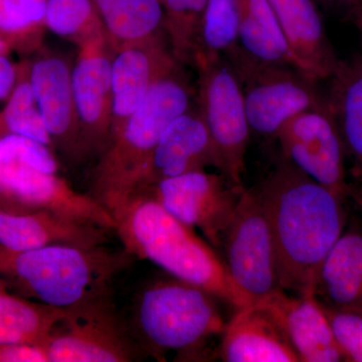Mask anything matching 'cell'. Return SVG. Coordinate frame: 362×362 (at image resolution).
Here are the masks:
<instances>
[{
	"label": "cell",
	"mask_w": 362,
	"mask_h": 362,
	"mask_svg": "<svg viewBox=\"0 0 362 362\" xmlns=\"http://www.w3.org/2000/svg\"><path fill=\"white\" fill-rule=\"evenodd\" d=\"M255 187L270 226L281 289L314 297L319 269L342 235L341 199L284 157Z\"/></svg>",
	"instance_id": "cell-1"
},
{
	"label": "cell",
	"mask_w": 362,
	"mask_h": 362,
	"mask_svg": "<svg viewBox=\"0 0 362 362\" xmlns=\"http://www.w3.org/2000/svg\"><path fill=\"white\" fill-rule=\"evenodd\" d=\"M105 246L52 245L13 252L0 247V274L40 303L66 309L110 296L117 275L132 261Z\"/></svg>",
	"instance_id": "cell-4"
},
{
	"label": "cell",
	"mask_w": 362,
	"mask_h": 362,
	"mask_svg": "<svg viewBox=\"0 0 362 362\" xmlns=\"http://www.w3.org/2000/svg\"><path fill=\"white\" fill-rule=\"evenodd\" d=\"M244 189L221 173L202 170L162 180L138 194L153 197L169 214L201 230L211 246L221 249Z\"/></svg>",
	"instance_id": "cell-9"
},
{
	"label": "cell",
	"mask_w": 362,
	"mask_h": 362,
	"mask_svg": "<svg viewBox=\"0 0 362 362\" xmlns=\"http://www.w3.org/2000/svg\"><path fill=\"white\" fill-rule=\"evenodd\" d=\"M214 298L175 277L145 286L136 298L131 333L139 351L158 361L169 352L194 357L225 328Z\"/></svg>",
	"instance_id": "cell-5"
},
{
	"label": "cell",
	"mask_w": 362,
	"mask_h": 362,
	"mask_svg": "<svg viewBox=\"0 0 362 362\" xmlns=\"http://www.w3.org/2000/svg\"><path fill=\"white\" fill-rule=\"evenodd\" d=\"M45 28L78 47L105 35L93 0H47Z\"/></svg>",
	"instance_id": "cell-28"
},
{
	"label": "cell",
	"mask_w": 362,
	"mask_h": 362,
	"mask_svg": "<svg viewBox=\"0 0 362 362\" xmlns=\"http://www.w3.org/2000/svg\"><path fill=\"white\" fill-rule=\"evenodd\" d=\"M93 1L101 18L105 37L114 52L143 42H168L160 0Z\"/></svg>",
	"instance_id": "cell-23"
},
{
	"label": "cell",
	"mask_w": 362,
	"mask_h": 362,
	"mask_svg": "<svg viewBox=\"0 0 362 362\" xmlns=\"http://www.w3.org/2000/svg\"><path fill=\"white\" fill-rule=\"evenodd\" d=\"M115 220V233L130 256L147 259L235 308L252 303L233 282L213 247L153 197L135 194Z\"/></svg>",
	"instance_id": "cell-2"
},
{
	"label": "cell",
	"mask_w": 362,
	"mask_h": 362,
	"mask_svg": "<svg viewBox=\"0 0 362 362\" xmlns=\"http://www.w3.org/2000/svg\"><path fill=\"white\" fill-rule=\"evenodd\" d=\"M235 1L238 54L230 64L239 78L263 66L290 65L298 68L269 0Z\"/></svg>",
	"instance_id": "cell-21"
},
{
	"label": "cell",
	"mask_w": 362,
	"mask_h": 362,
	"mask_svg": "<svg viewBox=\"0 0 362 362\" xmlns=\"http://www.w3.org/2000/svg\"><path fill=\"white\" fill-rule=\"evenodd\" d=\"M298 68L330 78L340 61L328 39L315 0H269Z\"/></svg>",
	"instance_id": "cell-20"
},
{
	"label": "cell",
	"mask_w": 362,
	"mask_h": 362,
	"mask_svg": "<svg viewBox=\"0 0 362 362\" xmlns=\"http://www.w3.org/2000/svg\"><path fill=\"white\" fill-rule=\"evenodd\" d=\"M16 81V73L13 64L0 54V100L11 95Z\"/></svg>",
	"instance_id": "cell-34"
},
{
	"label": "cell",
	"mask_w": 362,
	"mask_h": 362,
	"mask_svg": "<svg viewBox=\"0 0 362 362\" xmlns=\"http://www.w3.org/2000/svg\"><path fill=\"white\" fill-rule=\"evenodd\" d=\"M197 105L209 131L216 168L233 185L243 187L251 128L237 71L223 57L199 59Z\"/></svg>",
	"instance_id": "cell-6"
},
{
	"label": "cell",
	"mask_w": 362,
	"mask_h": 362,
	"mask_svg": "<svg viewBox=\"0 0 362 362\" xmlns=\"http://www.w3.org/2000/svg\"><path fill=\"white\" fill-rule=\"evenodd\" d=\"M44 349L49 362H128L140 352L110 296L65 309Z\"/></svg>",
	"instance_id": "cell-7"
},
{
	"label": "cell",
	"mask_w": 362,
	"mask_h": 362,
	"mask_svg": "<svg viewBox=\"0 0 362 362\" xmlns=\"http://www.w3.org/2000/svg\"><path fill=\"white\" fill-rule=\"evenodd\" d=\"M334 4L342 7L351 20L362 14V0H334Z\"/></svg>",
	"instance_id": "cell-35"
},
{
	"label": "cell",
	"mask_w": 362,
	"mask_h": 362,
	"mask_svg": "<svg viewBox=\"0 0 362 362\" xmlns=\"http://www.w3.org/2000/svg\"><path fill=\"white\" fill-rule=\"evenodd\" d=\"M328 108L349 151L362 170V64L340 61L331 76Z\"/></svg>",
	"instance_id": "cell-24"
},
{
	"label": "cell",
	"mask_w": 362,
	"mask_h": 362,
	"mask_svg": "<svg viewBox=\"0 0 362 362\" xmlns=\"http://www.w3.org/2000/svg\"><path fill=\"white\" fill-rule=\"evenodd\" d=\"M71 68L63 57L47 54L30 66L28 80L54 148L59 150L70 160L78 161V131Z\"/></svg>",
	"instance_id": "cell-16"
},
{
	"label": "cell",
	"mask_w": 362,
	"mask_h": 362,
	"mask_svg": "<svg viewBox=\"0 0 362 362\" xmlns=\"http://www.w3.org/2000/svg\"><path fill=\"white\" fill-rule=\"evenodd\" d=\"M0 197L13 211H47L115 232L113 214L90 194H81L58 173L18 161L0 160Z\"/></svg>",
	"instance_id": "cell-12"
},
{
	"label": "cell",
	"mask_w": 362,
	"mask_h": 362,
	"mask_svg": "<svg viewBox=\"0 0 362 362\" xmlns=\"http://www.w3.org/2000/svg\"><path fill=\"white\" fill-rule=\"evenodd\" d=\"M283 157L338 199L347 194L344 144L328 104L293 117L279 131Z\"/></svg>",
	"instance_id": "cell-13"
},
{
	"label": "cell",
	"mask_w": 362,
	"mask_h": 362,
	"mask_svg": "<svg viewBox=\"0 0 362 362\" xmlns=\"http://www.w3.org/2000/svg\"><path fill=\"white\" fill-rule=\"evenodd\" d=\"M175 64L154 83L139 108L99 156L90 195L114 218L134 197L157 142L176 118L197 104V89Z\"/></svg>",
	"instance_id": "cell-3"
},
{
	"label": "cell",
	"mask_w": 362,
	"mask_h": 362,
	"mask_svg": "<svg viewBox=\"0 0 362 362\" xmlns=\"http://www.w3.org/2000/svg\"><path fill=\"white\" fill-rule=\"evenodd\" d=\"M0 160L18 161L47 173H58L59 163L51 147L16 134L0 137Z\"/></svg>",
	"instance_id": "cell-30"
},
{
	"label": "cell",
	"mask_w": 362,
	"mask_h": 362,
	"mask_svg": "<svg viewBox=\"0 0 362 362\" xmlns=\"http://www.w3.org/2000/svg\"><path fill=\"white\" fill-rule=\"evenodd\" d=\"M240 80L251 132L268 139H276L293 117L327 105L318 80L294 66H263Z\"/></svg>",
	"instance_id": "cell-10"
},
{
	"label": "cell",
	"mask_w": 362,
	"mask_h": 362,
	"mask_svg": "<svg viewBox=\"0 0 362 362\" xmlns=\"http://www.w3.org/2000/svg\"><path fill=\"white\" fill-rule=\"evenodd\" d=\"M211 166L216 168L213 144L195 104L161 135L143 170L135 194L162 180L206 170Z\"/></svg>",
	"instance_id": "cell-14"
},
{
	"label": "cell",
	"mask_w": 362,
	"mask_h": 362,
	"mask_svg": "<svg viewBox=\"0 0 362 362\" xmlns=\"http://www.w3.org/2000/svg\"><path fill=\"white\" fill-rule=\"evenodd\" d=\"M4 40L0 39V54H1V52L4 51Z\"/></svg>",
	"instance_id": "cell-38"
},
{
	"label": "cell",
	"mask_w": 362,
	"mask_h": 362,
	"mask_svg": "<svg viewBox=\"0 0 362 362\" xmlns=\"http://www.w3.org/2000/svg\"><path fill=\"white\" fill-rule=\"evenodd\" d=\"M6 283L4 282V281L0 280V291H4V286H6Z\"/></svg>",
	"instance_id": "cell-39"
},
{
	"label": "cell",
	"mask_w": 362,
	"mask_h": 362,
	"mask_svg": "<svg viewBox=\"0 0 362 362\" xmlns=\"http://www.w3.org/2000/svg\"><path fill=\"white\" fill-rule=\"evenodd\" d=\"M321 307L329 321L343 358L362 362V315L356 312L335 310L323 305Z\"/></svg>",
	"instance_id": "cell-32"
},
{
	"label": "cell",
	"mask_w": 362,
	"mask_h": 362,
	"mask_svg": "<svg viewBox=\"0 0 362 362\" xmlns=\"http://www.w3.org/2000/svg\"><path fill=\"white\" fill-rule=\"evenodd\" d=\"M354 23H356V28H358L359 33H361V45H362V14L361 16H356V18H354V20H352ZM361 59V64H362V54Z\"/></svg>",
	"instance_id": "cell-36"
},
{
	"label": "cell",
	"mask_w": 362,
	"mask_h": 362,
	"mask_svg": "<svg viewBox=\"0 0 362 362\" xmlns=\"http://www.w3.org/2000/svg\"><path fill=\"white\" fill-rule=\"evenodd\" d=\"M2 122L7 134L25 136L44 143L51 148L54 147L28 78L13 88L2 114Z\"/></svg>",
	"instance_id": "cell-29"
},
{
	"label": "cell",
	"mask_w": 362,
	"mask_h": 362,
	"mask_svg": "<svg viewBox=\"0 0 362 362\" xmlns=\"http://www.w3.org/2000/svg\"><path fill=\"white\" fill-rule=\"evenodd\" d=\"M220 356L226 362H301L277 320L258 302L238 308L226 324Z\"/></svg>",
	"instance_id": "cell-19"
},
{
	"label": "cell",
	"mask_w": 362,
	"mask_h": 362,
	"mask_svg": "<svg viewBox=\"0 0 362 362\" xmlns=\"http://www.w3.org/2000/svg\"><path fill=\"white\" fill-rule=\"evenodd\" d=\"M169 47L176 61L194 66L207 0H160Z\"/></svg>",
	"instance_id": "cell-27"
},
{
	"label": "cell",
	"mask_w": 362,
	"mask_h": 362,
	"mask_svg": "<svg viewBox=\"0 0 362 362\" xmlns=\"http://www.w3.org/2000/svg\"><path fill=\"white\" fill-rule=\"evenodd\" d=\"M47 0H0V32L18 35L45 26Z\"/></svg>",
	"instance_id": "cell-31"
},
{
	"label": "cell",
	"mask_w": 362,
	"mask_h": 362,
	"mask_svg": "<svg viewBox=\"0 0 362 362\" xmlns=\"http://www.w3.org/2000/svg\"><path fill=\"white\" fill-rule=\"evenodd\" d=\"M111 230L47 211L0 206V247L21 252L52 245L105 246Z\"/></svg>",
	"instance_id": "cell-17"
},
{
	"label": "cell",
	"mask_w": 362,
	"mask_h": 362,
	"mask_svg": "<svg viewBox=\"0 0 362 362\" xmlns=\"http://www.w3.org/2000/svg\"><path fill=\"white\" fill-rule=\"evenodd\" d=\"M221 249L233 282L252 302L282 290L270 226L256 187L243 192Z\"/></svg>",
	"instance_id": "cell-8"
},
{
	"label": "cell",
	"mask_w": 362,
	"mask_h": 362,
	"mask_svg": "<svg viewBox=\"0 0 362 362\" xmlns=\"http://www.w3.org/2000/svg\"><path fill=\"white\" fill-rule=\"evenodd\" d=\"M177 63L168 42L128 45L114 52L110 140L139 108L154 83Z\"/></svg>",
	"instance_id": "cell-15"
},
{
	"label": "cell",
	"mask_w": 362,
	"mask_h": 362,
	"mask_svg": "<svg viewBox=\"0 0 362 362\" xmlns=\"http://www.w3.org/2000/svg\"><path fill=\"white\" fill-rule=\"evenodd\" d=\"M314 298L335 310L362 315V233H342L319 269Z\"/></svg>",
	"instance_id": "cell-22"
},
{
	"label": "cell",
	"mask_w": 362,
	"mask_h": 362,
	"mask_svg": "<svg viewBox=\"0 0 362 362\" xmlns=\"http://www.w3.org/2000/svg\"><path fill=\"white\" fill-rule=\"evenodd\" d=\"M71 87L78 131V161L101 156L112 129V59L105 35L78 47Z\"/></svg>",
	"instance_id": "cell-11"
},
{
	"label": "cell",
	"mask_w": 362,
	"mask_h": 362,
	"mask_svg": "<svg viewBox=\"0 0 362 362\" xmlns=\"http://www.w3.org/2000/svg\"><path fill=\"white\" fill-rule=\"evenodd\" d=\"M256 302L277 320L301 362L342 361L329 321L315 298L289 296L279 290Z\"/></svg>",
	"instance_id": "cell-18"
},
{
	"label": "cell",
	"mask_w": 362,
	"mask_h": 362,
	"mask_svg": "<svg viewBox=\"0 0 362 362\" xmlns=\"http://www.w3.org/2000/svg\"><path fill=\"white\" fill-rule=\"evenodd\" d=\"M0 362H49L42 346L0 344Z\"/></svg>",
	"instance_id": "cell-33"
},
{
	"label": "cell",
	"mask_w": 362,
	"mask_h": 362,
	"mask_svg": "<svg viewBox=\"0 0 362 362\" xmlns=\"http://www.w3.org/2000/svg\"><path fill=\"white\" fill-rule=\"evenodd\" d=\"M237 54V1L207 0L199 32L195 62L199 59L223 57L230 63H233Z\"/></svg>",
	"instance_id": "cell-26"
},
{
	"label": "cell",
	"mask_w": 362,
	"mask_h": 362,
	"mask_svg": "<svg viewBox=\"0 0 362 362\" xmlns=\"http://www.w3.org/2000/svg\"><path fill=\"white\" fill-rule=\"evenodd\" d=\"M317 4H321V6L329 7L334 4V0H315Z\"/></svg>",
	"instance_id": "cell-37"
},
{
	"label": "cell",
	"mask_w": 362,
	"mask_h": 362,
	"mask_svg": "<svg viewBox=\"0 0 362 362\" xmlns=\"http://www.w3.org/2000/svg\"><path fill=\"white\" fill-rule=\"evenodd\" d=\"M65 309L44 303H33L0 291V344H30L42 346Z\"/></svg>",
	"instance_id": "cell-25"
}]
</instances>
